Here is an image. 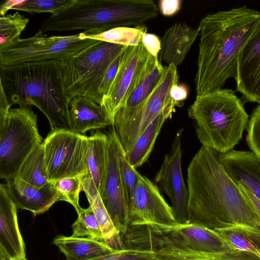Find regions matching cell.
Returning a JSON list of instances; mask_svg holds the SVG:
<instances>
[{"instance_id":"obj_42","label":"cell","mask_w":260,"mask_h":260,"mask_svg":"<svg viewBox=\"0 0 260 260\" xmlns=\"http://www.w3.org/2000/svg\"><path fill=\"white\" fill-rule=\"evenodd\" d=\"M170 95L173 100L178 104L185 100L188 95V91L184 85H174L170 91Z\"/></svg>"},{"instance_id":"obj_41","label":"cell","mask_w":260,"mask_h":260,"mask_svg":"<svg viewBox=\"0 0 260 260\" xmlns=\"http://www.w3.org/2000/svg\"><path fill=\"white\" fill-rule=\"evenodd\" d=\"M0 128L2 127L5 121L8 114L12 106L9 102L7 96L2 85H0Z\"/></svg>"},{"instance_id":"obj_12","label":"cell","mask_w":260,"mask_h":260,"mask_svg":"<svg viewBox=\"0 0 260 260\" xmlns=\"http://www.w3.org/2000/svg\"><path fill=\"white\" fill-rule=\"evenodd\" d=\"M177 67L170 64L164 71L158 83L144 103L139 113L126 128L117 135L125 153L129 151L147 126L168 106L178 104L170 95L172 86L178 84Z\"/></svg>"},{"instance_id":"obj_45","label":"cell","mask_w":260,"mask_h":260,"mask_svg":"<svg viewBox=\"0 0 260 260\" xmlns=\"http://www.w3.org/2000/svg\"><path fill=\"white\" fill-rule=\"evenodd\" d=\"M259 105H260V104H259Z\"/></svg>"},{"instance_id":"obj_10","label":"cell","mask_w":260,"mask_h":260,"mask_svg":"<svg viewBox=\"0 0 260 260\" xmlns=\"http://www.w3.org/2000/svg\"><path fill=\"white\" fill-rule=\"evenodd\" d=\"M150 54L141 42L126 46L114 79L100 105L113 125L117 112L124 107L136 87Z\"/></svg>"},{"instance_id":"obj_34","label":"cell","mask_w":260,"mask_h":260,"mask_svg":"<svg viewBox=\"0 0 260 260\" xmlns=\"http://www.w3.org/2000/svg\"><path fill=\"white\" fill-rule=\"evenodd\" d=\"M51 185L70 203L78 212L81 207L79 205V194L83 190L82 185L78 177L66 178L50 181Z\"/></svg>"},{"instance_id":"obj_8","label":"cell","mask_w":260,"mask_h":260,"mask_svg":"<svg viewBox=\"0 0 260 260\" xmlns=\"http://www.w3.org/2000/svg\"><path fill=\"white\" fill-rule=\"evenodd\" d=\"M81 36L82 32L70 36L47 37L40 29L31 37L20 38L0 47V66L62 61L82 52L99 41L83 39Z\"/></svg>"},{"instance_id":"obj_38","label":"cell","mask_w":260,"mask_h":260,"mask_svg":"<svg viewBox=\"0 0 260 260\" xmlns=\"http://www.w3.org/2000/svg\"><path fill=\"white\" fill-rule=\"evenodd\" d=\"M123 52L111 63L107 70L101 84L99 93L102 98L108 92L116 75Z\"/></svg>"},{"instance_id":"obj_3","label":"cell","mask_w":260,"mask_h":260,"mask_svg":"<svg viewBox=\"0 0 260 260\" xmlns=\"http://www.w3.org/2000/svg\"><path fill=\"white\" fill-rule=\"evenodd\" d=\"M61 61L0 66L1 85L11 105L35 106L48 119L51 131L71 129V99L64 92Z\"/></svg>"},{"instance_id":"obj_44","label":"cell","mask_w":260,"mask_h":260,"mask_svg":"<svg viewBox=\"0 0 260 260\" xmlns=\"http://www.w3.org/2000/svg\"><path fill=\"white\" fill-rule=\"evenodd\" d=\"M20 260H27L26 258H24V259H20Z\"/></svg>"},{"instance_id":"obj_11","label":"cell","mask_w":260,"mask_h":260,"mask_svg":"<svg viewBox=\"0 0 260 260\" xmlns=\"http://www.w3.org/2000/svg\"><path fill=\"white\" fill-rule=\"evenodd\" d=\"M179 224L158 187L141 175L128 200V225L174 228ZM128 226V227H129Z\"/></svg>"},{"instance_id":"obj_9","label":"cell","mask_w":260,"mask_h":260,"mask_svg":"<svg viewBox=\"0 0 260 260\" xmlns=\"http://www.w3.org/2000/svg\"><path fill=\"white\" fill-rule=\"evenodd\" d=\"M88 137L70 129L51 131L44 140L49 181L80 177L89 173Z\"/></svg>"},{"instance_id":"obj_17","label":"cell","mask_w":260,"mask_h":260,"mask_svg":"<svg viewBox=\"0 0 260 260\" xmlns=\"http://www.w3.org/2000/svg\"><path fill=\"white\" fill-rule=\"evenodd\" d=\"M17 207L6 183L0 185V260L26 258L25 243L19 230Z\"/></svg>"},{"instance_id":"obj_24","label":"cell","mask_w":260,"mask_h":260,"mask_svg":"<svg viewBox=\"0 0 260 260\" xmlns=\"http://www.w3.org/2000/svg\"><path fill=\"white\" fill-rule=\"evenodd\" d=\"M53 243L67 260H91L115 251L106 243L88 237L56 236Z\"/></svg>"},{"instance_id":"obj_26","label":"cell","mask_w":260,"mask_h":260,"mask_svg":"<svg viewBox=\"0 0 260 260\" xmlns=\"http://www.w3.org/2000/svg\"><path fill=\"white\" fill-rule=\"evenodd\" d=\"M109 140L107 134L100 130L88 137L87 162L89 172L95 185L101 193L105 179Z\"/></svg>"},{"instance_id":"obj_21","label":"cell","mask_w":260,"mask_h":260,"mask_svg":"<svg viewBox=\"0 0 260 260\" xmlns=\"http://www.w3.org/2000/svg\"><path fill=\"white\" fill-rule=\"evenodd\" d=\"M172 229L186 247L195 252L211 254L236 250L215 231L205 226L187 223Z\"/></svg>"},{"instance_id":"obj_16","label":"cell","mask_w":260,"mask_h":260,"mask_svg":"<svg viewBox=\"0 0 260 260\" xmlns=\"http://www.w3.org/2000/svg\"><path fill=\"white\" fill-rule=\"evenodd\" d=\"M164 68L159 60L150 55L139 80L125 106L117 112L114 117L112 126L117 135L122 133L137 116L158 83Z\"/></svg>"},{"instance_id":"obj_13","label":"cell","mask_w":260,"mask_h":260,"mask_svg":"<svg viewBox=\"0 0 260 260\" xmlns=\"http://www.w3.org/2000/svg\"><path fill=\"white\" fill-rule=\"evenodd\" d=\"M184 128L179 129L173 140L171 150L165 155L154 181L168 196L174 214L179 224L188 223V188L183 178L181 168V137Z\"/></svg>"},{"instance_id":"obj_37","label":"cell","mask_w":260,"mask_h":260,"mask_svg":"<svg viewBox=\"0 0 260 260\" xmlns=\"http://www.w3.org/2000/svg\"><path fill=\"white\" fill-rule=\"evenodd\" d=\"M194 260H260V257L248 252L236 250L217 253H200Z\"/></svg>"},{"instance_id":"obj_20","label":"cell","mask_w":260,"mask_h":260,"mask_svg":"<svg viewBox=\"0 0 260 260\" xmlns=\"http://www.w3.org/2000/svg\"><path fill=\"white\" fill-rule=\"evenodd\" d=\"M200 34L199 28H192L185 23L173 24L161 39L160 59L168 66L180 65Z\"/></svg>"},{"instance_id":"obj_29","label":"cell","mask_w":260,"mask_h":260,"mask_svg":"<svg viewBox=\"0 0 260 260\" xmlns=\"http://www.w3.org/2000/svg\"><path fill=\"white\" fill-rule=\"evenodd\" d=\"M147 27L143 25L134 27H119L95 35H86L82 32L81 38L93 39L124 46H138L142 42L143 37L147 33Z\"/></svg>"},{"instance_id":"obj_35","label":"cell","mask_w":260,"mask_h":260,"mask_svg":"<svg viewBox=\"0 0 260 260\" xmlns=\"http://www.w3.org/2000/svg\"><path fill=\"white\" fill-rule=\"evenodd\" d=\"M247 143L251 152L260 159V105L255 107L247 127Z\"/></svg>"},{"instance_id":"obj_36","label":"cell","mask_w":260,"mask_h":260,"mask_svg":"<svg viewBox=\"0 0 260 260\" xmlns=\"http://www.w3.org/2000/svg\"><path fill=\"white\" fill-rule=\"evenodd\" d=\"M91 260H157V258L152 251L127 248Z\"/></svg>"},{"instance_id":"obj_31","label":"cell","mask_w":260,"mask_h":260,"mask_svg":"<svg viewBox=\"0 0 260 260\" xmlns=\"http://www.w3.org/2000/svg\"><path fill=\"white\" fill-rule=\"evenodd\" d=\"M77 213L78 218L72 225V236L90 238L106 243L100 224L91 207L89 205L86 209L81 208Z\"/></svg>"},{"instance_id":"obj_33","label":"cell","mask_w":260,"mask_h":260,"mask_svg":"<svg viewBox=\"0 0 260 260\" xmlns=\"http://www.w3.org/2000/svg\"><path fill=\"white\" fill-rule=\"evenodd\" d=\"M116 146L119 170L129 200L141 175L128 161L117 134Z\"/></svg>"},{"instance_id":"obj_7","label":"cell","mask_w":260,"mask_h":260,"mask_svg":"<svg viewBox=\"0 0 260 260\" xmlns=\"http://www.w3.org/2000/svg\"><path fill=\"white\" fill-rule=\"evenodd\" d=\"M37 115L31 106L10 109L0 128V177L8 182L17 177L24 161L44 139Z\"/></svg>"},{"instance_id":"obj_40","label":"cell","mask_w":260,"mask_h":260,"mask_svg":"<svg viewBox=\"0 0 260 260\" xmlns=\"http://www.w3.org/2000/svg\"><path fill=\"white\" fill-rule=\"evenodd\" d=\"M180 0H162L159 2V8L162 15L171 16L175 14L181 5Z\"/></svg>"},{"instance_id":"obj_1","label":"cell","mask_w":260,"mask_h":260,"mask_svg":"<svg viewBox=\"0 0 260 260\" xmlns=\"http://www.w3.org/2000/svg\"><path fill=\"white\" fill-rule=\"evenodd\" d=\"M188 223L215 230L234 225L260 231V218L228 174L220 154L202 146L187 168Z\"/></svg>"},{"instance_id":"obj_14","label":"cell","mask_w":260,"mask_h":260,"mask_svg":"<svg viewBox=\"0 0 260 260\" xmlns=\"http://www.w3.org/2000/svg\"><path fill=\"white\" fill-rule=\"evenodd\" d=\"M108 162L103 188L100 194L116 228L122 236L128 225V199L120 174L116 154V133L112 126L107 133Z\"/></svg>"},{"instance_id":"obj_2","label":"cell","mask_w":260,"mask_h":260,"mask_svg":"<svg viewBox=\"0 0 260 260\" xmlns=\"http://www.w3.org/2000/svg\"><path fill=\"white\" fill-rule=\"evenodd\" d=\"M260 24V12L244 6L209 14L200 21L197 95L220 89L236 79L239 54Z\"/></svg>"},{"instance_id":"obj_39","label":"cell","mask_w":260,"mask_h":260,"mask_svg":"<svg viewBox=\"0 0 260 260\" xmlns=\"http://www.w3.org/2000/svg\"><path fill=\"white\" fill-rule=\"evenodd\" d=\"M142 43L149 53L159 60L158 55L161 49V42L158 37L154 34L146 33L143 37Z\"/></svg>"},{"instance_id":"obj_27","label":"cell","mask_w":260,"mask_h":260,"mask_svg":"<svg viewBox=\"0 0 260 260\" xmlns=\"http://www.w3.org/2000/svg\"><path fill=\"white\" fill-rule=\"evenodd\" d=\"M215 231L232 248L260 257V231L246 225H234Z\"/></svg>"},{"instance_id":"obj_15","label":"cell","mask_w":260,"mask_h":260,"mask_svg":"<svg viewBox=\"0 0 260 260\" xmlns=\"http://www.w3.org/2000/svg\"><path fill=\"white\" fill-rule=\"evenodd\" d=\"M235 80L245 102L260 104V24L239 54Z\"/></svg>"},{"instance_id":"obj_5","label":"cell","mask_w":260,"mask_h":260,"mask_svg":"<svg viewBox=\"0 0 260 260\" xmlns=\"http://www.w3.org/2000/svg\"><path fill=\"white\" fill-rule=\"evenodd\" d=\"M188 113L195 121L197 138L202 146L219 154L234 149L249 120L243 103L229 89L197 95Z\"/></svg>"},{"instance_id":"obj_30","label":"cell","mask_w":260,"mask_h":260,"mask_svg":"<svg viewBox=\"0 0 260 260\" xmlns=\"http://www.w3.org/2000/svg\"><path fill=\"white\" fill-rule=\"evenodd\" d=\"M75 0H9L1 6L2 16L10 9L20 10L31 14L50 13L53 14L71 5Z\"/></svg>"},{"instance_id":"obj_18","label":"cell","mask_w":260,"mask_h":260,"mask_svg":"<svg viewBox=\"0 0 260 260\" xmlns=\"http://www.w3.org/2000/svg\"><path fill=\"white\" fill-rule=\"evenodd\" d=\"M6 184L17 208L28 210L34 216L47 211L58 201H64L63 196L50 182L38 187L15 177Z\"/></svg>"},{"instance_id":"obj_32","label":"cell","mask_w":260,"mask_h":260,"mask_svg":"<svg viewBox=\"0 0 260 260\" xmlns=\"http://www.w3.org/2000/svg\"><path fill=\"white\" fill-rule=\"evenodd\" d=\"M29 19L16 12L0 18V47L20 39Z\"/></svg>"},{"instance_id":"obj_23","label":"cell","mask_w":260,"mask_h":260,"mask_svg":"<svg viewBox=\"0 0 260 260\" xmlns=\"http://www.w3.org/2000/svg\"><path fill=\"white\" fill-rule=\"evenodd\" d=\"M89 205L100 224L106 243L115 250L126 248L120 233L113 224L90 173L79 177Z\"/></svg>"},{"instance_id":"obj_19","label":"cell","mask_w":260,"mask_h":260,"mask_svg":"<svg viewBox=\"0 0 260 260\" xmlns=\"http://www.w3.org/2000/svg\"><path fill=\"white\" fill-rule=\"evenodd\" d=\"M228 174L237 184L260 200V159L251 151L232 149L220 154Z\"/></svg>"},{"instance_id":"obj_43","label":"cell","mask_w":260,"mask_h":260,"mask_svg":"<svg viewBox=\"0 0 260 260\" xmlns=\"http://www.w3.org/2000/svg\"><path fill=\"white\" fill-rule=\"evenodd\" d=\"M242 193L250 201L252 206L254 208L256 213L260 218V200L257 199L254 195L240 185H237Z\"/></svg>"},{"instance_id":"obj_28","label":"cell","mask_w":260,"mask_h":260,"mask_svg":"<svg viewBox=\"0 0 260 260\" xmlns=\"http://www.w3.org/2000/svg\"><path fill=\"white\" fill-rule=\"evenodd\" d=\"M16 177L38 187H42L49 182L45 162L43 142L27 157Z\"/></svg>"},{"instance_id":"obj_25","label":"cell","mask_w":260,"mask_h":260,"mask_svg":"<svg viewBox=\"0 0 260 260\" xmlns=\"http://www.w3.org/2000/svg\"><path fill=\"white\" fill-rule=\"evenodd\" d=\"M176 106L174 103L166 108L147 126L131 149L125 153L128 161L135 168L141 167L148 160L164 123L172 117Z\"/></svg>"},{"instance_id":"obj_6","label":"cell","mask_w":260,"mask_h":260,"mask_svg":"<svg viewBox=\"0 0 260 260\" xmlns=\"http://www.w3.org/2000/svg\"><path fill=\"white\" fill-rule=\"evenodd\" d=\"M126 47L99 41L82 52L61 61L64 92L71 99L81 95L100 105L99 89L104 76Z\"/></svg>"},{"instance_id":"obj_4","label":"cell","mask_w":260,"mask_h":260,"mask_svg":"<svg viewBox=\"0 0 260 260\" xmlns=\"http://www.w3.org/2000/svg\"><path fill=\"white\" fill-rule=\"evenodd\" d=\"M158 10L151 0H75L40 24L42 31L83 29L86 35L119 27L137 26L156 18Z\"/></svg>"},{"instance_id":"obj_22","label":"cell","mask_w":260,"mask_h":260,"mask_svg":"<svg viewBox=\"0 0 260 260\" xmlns=\"http://www.w3.org/2000/svg\"><path fill=\"white\" fill-rule=\"evenodd\" d=\"M71 129L84 135L88 131L98 130L111 125L101 106L86 96L73 98L69 106Z\"/></svg>"}]
</instances>
